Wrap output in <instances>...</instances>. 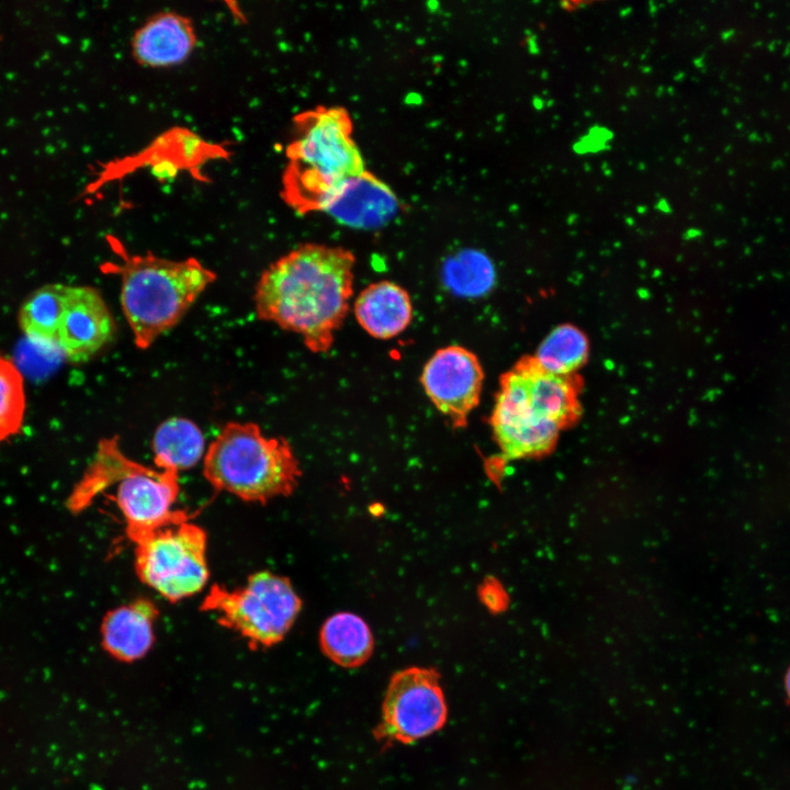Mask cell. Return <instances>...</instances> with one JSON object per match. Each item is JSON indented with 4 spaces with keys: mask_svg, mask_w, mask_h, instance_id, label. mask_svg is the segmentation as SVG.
<instances>
[{
    "mask_svg": "<svg viewBox=\"0 0 790 790\" xmlns=\"http://www.w3.org/2000/svg\"><path fill=\"white\" fill-rule=\"evenodd\" d=\"M198 44L192 21L177 12L150 16L138 27L131 42L134 60L149 68H170L185 63Z\"/></svg>",
    "mask_w": 790,
    "mask_h": 790,
    "instance_id": "4fadbf2b",
    "label": "cell"
},
{
    "mask_svg": "<svg viewBox=\"0 0 790 790\" xmlns=\"http://www.w3.org/2000/svg\"><path fill=\"white\" fill-rule=\"evenodd\" d=\"M289 165L283 194L298 212L318 211L340 184L364 172L352 138V124L339 108H319L300 114L286 148Z\"/></svg>",
    "mask_w": 790,
    "mask_h": 790,
    "instance_id": "277c9868",
    "label": "cell"
},
{
    "mask_svg": "<svg viewBox=\"0 0 790 790\" xmlns=\"http://www.w3.org/2000/svg\"><path fill=\"white\" fill-rule=\"evenodd\" d=\"M171 139L168 150L162 154L163 144L160 136L146 150L138 153L133 158L112 162L101 176L106 179H114L126 171L143 166H153V172L157 177H173L180 170H189L193 176L203 180L200 176V167L207 160L226 158L228 156L224 147L208 143L200 136L185 128H173L170 131Z\"/></svg>",
    "mask_w": 790,
    "mask_h": 790,
    "instance_id": "7c38bea8",
    "label": "cell"
},
{
    "mask_svg": "<svg viewBox=\"0 0 790 790\" xmlns=\"http://www.w3.org/2000/svg\"><path fill=\"white\" fill-rule=\"evenodd\" d=\"M203 473L215 489L259 504L291 495L302 474L290 443L253 422H227L205 452Z\"/></svg>",
    "mask_w": 790,
    "mask_h": 790,
    "instance_id": "5b68a950",
    "label": "cell"
},
{
    "mask_svg": "<svg viewBox=\"0 0 790 790\" xmlns=\"http://www.w3.org/2000/svg\"><path fill=\"white\" fill-rule=\"evenodd\" d=\"M395 210L394 194L365 172L340 184L318 208L356 227L380 226L392 217Z\"/></svg>",
    "mask_w": 790,
    "mask_h": 790,
    "instance_id": "5bb4252c",
    "label": "cell"
},
{
    "mask_svg": "<svg viewBox=\"0 0 790 790\" xmlns=\"http://www.w3.org/2000/svg\"><path fill=\"white\" fill-rule=\"evenodd\" d=\"M482 597L483 601L490 608V609H500L501 606H504L505 596L501 592V589L494 584H487L484 585L482 589Z\"/></svg>",
    "mask_w": 790,
    "mask_h": 790,
    "instance_id": "603a6c76",
    "label": "cell"
},
{
    "mask_svg": "<svg viewBox=\"0 0 790 790\" xmlns=\"http://www.w3.org/2000/svg\"><path fill=\"white\" fill-rule=\"evenodd\" d=\"M207 537L190 520L162 527L135 543L140 582L170 602L198 594L208 580Z\"/></svg>",
    "mask_w": 790,
    "mask_h": 790,
    "instance_id": "52a82bcc",
    "label": "cell"
},
{
    "mask_svg": "<svg viewBox=\"0 0 790 790\" xmlns=\"http://www.w3.org/2000/svg\"><path fill=\"white\" fill-rule=\"evenodd\" d=\"M432 405L455 429L467 425L479 403L484 371L478 358L465 347L451 345L438 349L427 361L420 376Z\"/></svg>",
    "mask_w": 790,
    "mask_h": 790,
    "instance_id": "9c48e42d",
    "label": "cell"
},
{
    "mask_svg": "<svg viewBox=\"0 0 790 790\" xmlns=\"http://www.w3.org/2000/svg\"><path fill=\"white\" fill-rule=\"evenodd\" d=\"M115 324L101 295L91 286H70L56 347L72 362L90 359L113 337Z\"/></svg>",
    "mask_w": 790,
    "mask_h": 790,
    "instance_id": "8fae6325",
    "label": "cell"
},
{
    "mask_svg": "<svg viewBox=\"0 0 790 790\" xmlns=\"http://www.w3.org/2000/svg\"><path fill=\"white\" fill-rule=\"evenodd\" d=\"M490 426L495 441L508 460L545 453L554 445L562 430L530 407L511 370L500 379Z\"/></svg>",
    "mask_w": 790,
    "mask_h": 790,
    "instance_id": "30bf717a",
    "label": "cell"
},
{
    "mask_svg": "<svg viewBox=\"0 0 790 790\" xmlns=\"http://www.w3.org/2000/svg\"><path fill=\"white\" fill-rule=\"evenodd\" d=\"M178 474L145 466L124 454L117 437L104 438L66 506L70 512L80 514L98 495L115 485V501L125 521L126 535L135 544L162 527L190 520L185 511L173 510L179 495Z\"/></svg>",
    "mask_w": 790,
    "mask_h": 790,
    "instance_id": "3957f363",
    "label": "cell"
},
{
    "mask_svg": "<svg viewBox=\"0 0 790 790\" xmlns=\"http://www.w3.org/2000/svg\"><path fill=\"white\" fill-rule=\"evenodd\" d=\"M158 616L155 602L145 598L110 610L101 624L104 650L123 662L144 657L155 642L154 624Z\"/></svg>",
    "mask_w": 790,
    "mask_h": 790,
    "instance_id": "9a60e30c",
    "label": "cell"
},
{
    "mask_svg": "<svg viewBox=\"0 0 790 790\" xmlns=\"http://www.w3.org/2000/svg\"><path fill=\"white\" fill-rule=\"evenodd\" d=\"M151 448L157 469L176 473L196 465L206 452L202 430L183 417L162 421L155 430Z\"/></svg>",
    "mask_w": 790,
    "mask_h": 790,
    "instance_id": "e0dca14e",
    "label": "cell"
},
{
    "mask_svg": "<svg viewBox=\"0 0 790 790\" xmlns=\"http://www.w3.org/2000/svg\"><path fill=\"white\" fill-rule=\"evenodd\" d=\"M109 240L119 260L102 270L120 276L122 309L136 347L145 350L182 319L216 273L196 258L129 253L115 237Z\"/></svg>",
    "mask_w": 790,
    "mask_h": 790,
    "instance_id": "7a4b0ae2",
    "label": "cell"
},
{
    "mask_svg": "<svg viewBox=\"0 0 790 790\" xmlns=\"http://www.w3.org/2000/svg\"><path fill=\"white\" fill-rule=\"evenodd\" d=\"M443 280L455 294L479 296L492 289L495 271L484 255L471 252L450 261L444 268Z\"/></svg>",
    "mask_w": 790,
    "mask_h": 790,
    "instance_id": "7402d4cb",
    "label": "cell"
},
{
    "mask_svg": "<svg viewBox=\"0 0 790 790\" xmlns=\"http://www.w3.org/2000/svg\"><path fill=\"white\" fill-rule=\"evenodd\" d=\"M370 511L374 516H379V515H381V512H383V507L380 504H375L374 506L370 507Z\"/></svg>",
    "mask_w": 790,
    "mask_h": 790,
    "instance_id": "d4e9b609",
    "label": "cell"
},
{
    "mask_svg": "<svg viewBox=\"0 0 790 790\" xmlns=\"http://www.w3.org/2000/svg\"><path fill=\"white\" fill-rule=\"evenodd\" d=\"M319 641L323 652L343 667L362 665L373 651V636L365 621L350 612L329 617L321 627Z\"/></svg>",
    "mask_w": 790,
    "mask_h": 790,
    "instance_id": "d6986e66",
    "label": "cell"
},
{
    "mask_svg": "<svg viewBox=\"0 0 790 790\" xmlns=\"http://www.w3.org/2000/svg\"><path fill=\"white\" fill-rule=\"evenodd\" d=\"M354 264L345 248L298 246L261 273L253 297L258 318L300 335L312 352H327L349 311Z\"/></svg>",
    "mask_w": 790,
    "mask_h": 790,
    "instance_id": "6da1fadb",
    "label": "cell"
},
{
    "mask_svg": "<svg viewBox=\"0 0 790 790\" xmlns=\"http://www.w3.org/2000/svg\"><path fill=\"white\" fill-rule=\"evenodd\" d=\"M785 688H786L787 695L790 699V666L788 667L787 673H786Z\"/></svg>",
    "mask_w": 790,
    "mask_h": 790,
    "instance_id": "cb8c5ba5",
    "label": "cell"
},
{
    "mask_svg": "<svg viewBox=\"0 0 790 790\" xmlns=\"http://www.w3.org/2000/svg\"><path fill=\"white\" fill-rule=\"evenodd\" d=\"M302 600L289 578L262 571L235 589L214 585L201 603L217 622L244 636L250 645L269 647L280 642L295 622Z\"/></svg>",
    "mask_w": 790,
    "mask_h": 790,
    "instance_id": "8992f818",
    "label": "cell"
},
{
    "mask_svg": "<svg viewBox=\"0 0 790 790\" xmlns=\"http://www.w3.org/2000/svg\"><path fill=\"white\" fill-rule=\"evenodd\" d=\"M445 719V700L436 670L410 667L392 677L383 702L381 736L411 743L440 730Z\"/></svg>",
    "mask_w": 790,
    "mask_h": 790,
    "instance_id": "ba28073f",
    "label": "cell"
},
{
    "mask_svg": "<svg viewBox=\"0 0 790 790\" xmlns=\"http://www.w3.org/2000/svg\"><path fill=\"white\" fill-rule=\"evenodd\" d=\"M70 285L45 284L33 291L19 309L18 320L23 334L42 347H56L60 320Z\"/></svg>",
    "mask_w": 790,
    "mask_h": 790,
    "instance_id": "ac0fdd59",
    "label": "cell"
},
{
    "mask_svg": "<svg viewBox=\"0 0 790 790\" xmlns=\"http://www.w3.org/2000/svg\"><path fill=\"white\" fill-rule=\"evenodd\" d=\"M25 408L23 376L11 360L0 354V443L21 430Z\"/></svg>",
    "mask_w": 790,
    "mask_h": 790,
    "instance_id": "44dd1931",
    "label": "cell"
},
{
    "mask_svg": "<svg viewBox=\"0 0 790 790\" xmlns=\"http://www.w3.org/2000/svg\"><path fill=\"white\" fill-rule=\"evenodd\" d=\"M587 357L585 334L573 325H560L544 338L532 359L549 373L572 376Z\"/></svg>",
    "mask_w": 790,
    "mask_h": 790,
    "instance_id": "ffe728a7",
    "label": "cell"
},
{
    "mask_svg": "<svg viewBox=\"0 0 790 790\" xmlns=\"http://www.w3.org/2000/svg\"><path fill=\"white\" fill-rule=\"evenodd\" d=\"M358 324L376 339H391L402 334L413 319L408 292L391 281L368 285L353 305Z\"/></svg>",
    "mask_w": 790,
    "mask_h": 790,
    "instance_id": "2e32d148",
    "label": "cell"
}]
</instances>
